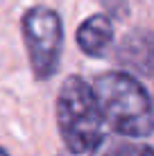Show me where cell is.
<instances>
[{
    "mask_svg": "<svg viewBox=\"0 0 154 156\" xmlns=\"http://www.w3.org/2000/svg\"><path fill=\"white\" fill-rule=\"evenodd\" d=\"M93 93L102 109L104 122L113 133L145 138L154 131L152 100L143 84L129 73H102L93 79Z\"/></svg>",
    "mask_w": 154,
    "mask_h": 156,
    "instance_id": "cell-1",
    "label": "cell"
},
{
    "mask_svg": "<svg viewBox=\"0 0 154 156\" xmlns=\"http://www.w3.org/2000/svg\"><path fill=\"white\" fill-rule=\"evenodd\" d=\"M104 125L93 86L70 75L57 95V127L66 149L70 154H91L104 138Z\"/></svg>",
    "mask_w": 154,
    "mask_h": 156,
    "instance_id": "cell-2",
    "label": "cell"
},
{
    "mask_svg": "<svg viewBox=\"0 0 154 156\" xmlns=\"http://www.w3.org/2000/svg\"><path fill=\"white\" fill-rule=\"evenodd\" d=\"M23 41L30 57V68L39 82H45L59 70L63 50V23L55 9L36 5L23 16Z\"/></svg>",
    "mask_w": 154,
    "mask_h": 156,
    "instance_id": "cell-3",
    "label": "cell"
},
{
    "mask_svg": "<svg viewBox=\"0 0 154 156\" xmlns=\"http://www.w3.org/2000/svg\"><path fill=\"white\" fill-rule=\"evenodd\" d=\"M116 61L129 73L150 75L154 70V32L143 27L127 32L116 48Z\"/></svg>",
    "mask_w": 154,
    "mask_h": 156,
    "instance_id": "cell-4",
    "label": "cell"
},
{
    "mask_svg": "<svg viewBox=\"0 0 154 156\" xmlns=\"http://www.w3.org/2000/svg\"><path fill=\"white\" fill-rule=\"evenodd\" d=\"M77 48L86 57L102 59L113 41V23L109 14H93L77 27Z\"/></svg>",
    "mask_w": 154,
    "mask_h": 156,
    "instance_id": "cell-5",
    "label": "cell"
},
{
    "mask_svg": "<svg viewBox=\"0 0 154 156\" xmlns=\"http://www.w3.org/2000/svg\"><path fill=\"white\" fill-rule=\"evenodd\" d=\"M91 156H154V149L145 143H136V138L116 133L111 138H102Z\"/></svg>",
    "mask_w": 154,
    "mask_h": 156,
    "instance_id": "cell-6",
    "label": "cell"
},
{
    "mask_svg": "<svg viewBox=\"0 0 154 156\" xmlns=\"http://www.w3.org/2000/svg\"><path fill=\"white\" fill-rule=\"evenodd\" d=\"M0 156H9V154H7V152H5V149H2V147H0Z\"/></svg>",
    "mask_w": 154,
    "mask_h": 156,
    "instance_id": "cell-7",
    "label": "cell"
}]
</instances>
